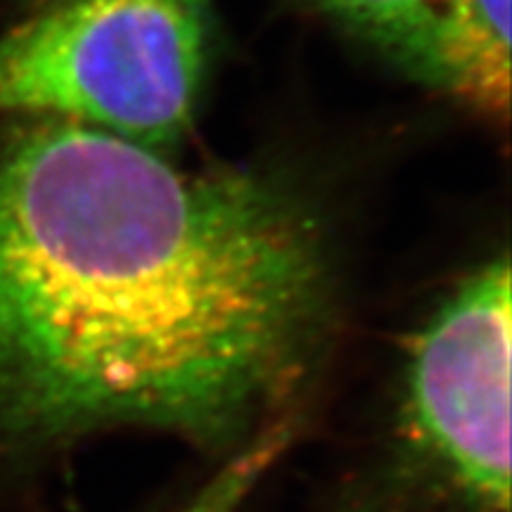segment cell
I'll list each match as a JSON object with an SVG mask.
<instances>
[{"label":"cell","instance_id":"cell-2","mask_svg":"<svg viewBox=\"0 0 512 512\" xmlns=\"http://www.w3.org/2000/svg\"><path fill=\"white\" fill-rule=\"evenodd\" d=\"M209 0H50L0 31V121L67 119L166 150L200 100Z\"/></svg>","mask_w":512,"mask_h":512},{"label":"cell","instance_id":"cell-4","mask_svg":"<svg viewBox=\"0 0 512 512\" xmlns=\"http://www.w3.org/2000/svg\"><path fill=\"white\" fill-rule=\"evenodd\" d=\"M484 114L510 110V0H437L427 76Z\"/></svg>","mask_w":512,"mask_h":512},{"label":"cell","instance_id":"cell-1","mask_svg":"<svg viewBox=\"0 0 512 512\" xmlns=\"http://www.w3.org/2000/svg\"><path fill=\"white\" fill-rule=\"evenodd\" d=\"M0 128V456L147 427L242 446L304 377L330 259L304 202L67 119Z\"/></svg>","mask_w":512,"mask_h":512},{"label":"cell","instance_id":"cell-5","mask_svg":"<svg viewBox=\"0 0 512 512\" xmlns=\"http://www.w3.org/2000/svg\"><path fill=\"white\" fill-rule=\"evenodd\" d=\"M389 55L425 79L437 0H318Z\"/></svg>","mask_w":512,"mask_h":512},{"label":"cell","instance_id":"cell-6","mask_svg":"<svg viewBox=\"0 0 512 512\" xmlns=\"http://www.w3.org/2000/svg\"><path fill=\"white\" fill-rule=\"evenodd\" d=\"M292 434V425L285 420L261 427L209 482H204L174 512H238L287 451Z\"/></svg>","mask_w":512,"mask_h":512},{"label":"cell","instance_id":"cell-3","mask_svg":"<svg viewBox=\"0 0 512 512\" xmlns=\"http://www.w3.org/2000/svg\"><path fill=\"white\" fill-rule=\"evenodd\" d=\"M510 261H489L408 347L403 430L475 512L510 510Z\"/></svg>","mask_w":512,"mask_h":512}]
</instances>
